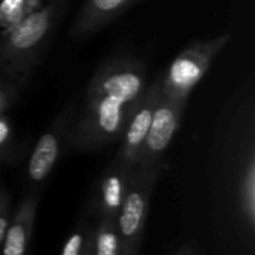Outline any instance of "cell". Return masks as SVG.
<instances>
[{
	"mask_svg": "<svg viewBox=\"0 0 255 255\" xmlns=\"http://www.w3.org/2000/svg\"><path fill=\"white\" fill-rule=\"evenodd\" d=\"M185 102L166 97L160 91L158 102L155 105L149 130L143 146L140 149L136 166L149 167L161 164L163 154L169 148L182 118Z\"/></svg>",
	"mask_w": 255,
	"mask_h": 255,
	"instance_id": "obj_5",
	"label": "cell"
},
{
	"mask_svg": "<svg viewBox=\"0 0 255 255\" xmlns=\"http://www.w3.org/2000/svg\"><path fill=\"white\" fill-rule=\"evenodd\" d=\"M16 99V88L10 82L0 78V114H3Z\"/></svg>",
	"mask_w": 255,
	"mask_h": 255,
	"instance_id": "obj_16",
	"label": "cell"
},
{
	"mask_svg": "<svg viewBox=\"0 0 255 255\" xmlns=\"http://www.w3.org/2000/svg\"><path fill=\"white\" fill-rule=\"evenodd\" d=\"M146 87L142 61L118 57L103 64L88 85L82 114L67 137L69 148L96 151L121 139Z\"/></svg>",
	"mask_w": 255,
	"mask_h": 255,
	"instance_id": "obj_1",
	"label": "cell"
},
{
	"mask_svg": "<svg viewBox=\"0 0 255 255\" xmlns=\"http://www.w3.org/2000/svg\"><path fill=\"white\" fill-rule=\"evenodd\" d=\"M9 142H10V126L9 121L0 114V158L6 161L7 151H9Z\"/></svg>",
	"mask_w": 255,
	"mask_h": 255,
	"instance_id": "obj_17",
	"label": "cell"
},
{
	"mask_svg": "<svg viewBox=\"0 0 255 255\" xmlns=\"http://www.w3.org/2000/svg\"><path fill=\"white\" fill-rule=\"evenodd\" d=\"M232 34L224 33L214 39L197 42L184 49L169 66L166 75L160 78L161 93L166 97L187 102L193 88L205 76L217 55L230 42Z\"/></svg>",
	"mask_w": 255,
	"mask_h": 255,
	"instance_id": "obj_4",
	"label": "cell"
},
{
	"mask_svg": "<svg viewBox=\"0 0 255 255\" xmlns=\"http://www.w3.org/2000/svg\"><path fill=\"white\" fill-rule=\"evenodd\" d=\"M134 166L115 160L103 172L96 193L90 203V211L99 220L115 218L120 212L123 200L126 197L128 182L131 178Z\"/></svg>",
	"mask_w": 255,
	"mask_h": 255,
	"instance_id": "obj_7",
	"label": "cell"
},
{
	"mask_svg": "<svg viewBox=\"0 0 255 255\" xmlns=\"http://www.w3.org/2000/svg\"><path fill=\"white\" fill-rule=\"evenodd\" d=\"M242 205H244V212L247 215V220H248L250 226L253 227L255 218V167L253 160L248 163V169L244 176Z\"/></svg>",
	"mask_w": 255,
	"mask_h": 255,
	"instance_id": "obj_13",
	"label": "cell"
},
{
	"mask_svg": "<svg viewBox=\"0 0 255 255\" xmlns=\"http://www.w3.org/2000/svg\"><path fill=\"white\" fill-rule=\"evenodd\" d=\"M40 0H1L0 1V27L9 28L33 10Z\"/></svg>",
	"mask_w": 255,
	"mask_h": 255,
	"instance_id": "obj_12",
	"label": "cell"
},
{
	"mask_svg": "<svg viewBox=\"0 0 255 255\" xmlns=\"http://www.w3.org/2000/svg\"><path fill=\"white\" fill-rule=\"evenodd\" d=\"M37 211V196L34 193L27 194L18 205L13 217L9 220L4 245L1 253L4 255H22L27 253L30 238L34 227V218Z\"/></svg>",
	"mask_w": 255,
	"mask_h": 255,
	"instance_id": "obj_9",
	"label": "cell"
},
{
	"mask_svg": "<svg viewBox=\"0 0 255 255\" xmlns=\"http://www.w3.org/2000/svg\"><path fill=\"white\" fill-rule=\"evenodd\" d=\"M161 164L134 166L126 197L117 215V227L123 244V255H134L142 244L152 188L160 176Z\"/></svg>",
	"mask_w": 255,
	"mask_h": 255,
	"instance_id": "obj_3",
	"label": "cell"
},
{
	"mask_svg": "<svg viewBox=\"0 0 255 255\" xmlns=\"http://www.w3.org/2000/svg\"><path fill=\"white\" fill-rule=\"evenodd\" d=\"M91 254L123 255V244L115 218H102L97 229L93 232Z\"/></svg>",
	"mask_w": 255,
	"mask_h": 255,
	"instance_id": "obj_11",
	"label": "cell"
},
{
	"mask_svg": "<svg viewBox=\"0 0 255 255\" xmlns=\"http://www.w3.org/2000/svg\"><path fill=\"white\" fill-rule=\"evenodd\" d=\"M91 239H93V232L90 229L75 232L64 244L61 255L91 254Z\"/></svg>",
	"mask_w": 255,
	"mask_h": 255,
	"instance_id": "obj_14",
	"label": "cell"
},
{
	"mask_svg": "<svg viewBox=\"0 0 255 255\" xmlns=\"http://www.w3.org/2000/svg\"><path fill=\"white\" fill-rule=\"evenodd\" d=\"M10 220V194L3 182H0V244L4 239Z\"/></svg>",
	"mask_w": 255,
	"mask_h": 255,
	"instance_id": "obj_15",
	"label": "cell"
},
{
	"mask_svg": "<svg viewBox=\"0 0 255 255\" xmlns=\"http://www.w3.org/2000/svg\"><path fill=\"white\" fill-rule=\"evenodd\" d=\"M133 0H87L72 27V36L82 39L115 19Z\"/></svg>",
	"mask_w": 255,
	"mask_h": 255,
	"instance_id": "obj_10",
	"label": "cell"
},
{
	"mask_svg": "<svg viewBox=\"0 0 255 255\" xmlns=\"http://www.w3.org/2000/svg\"><path fill=\"white\" fill-rule=\"evenodd\" d=\"M64 0H48L30 10L0 39V67L13 81L28 76L63 10Z\"/></svg>",
	"mask_w": 255,
	"mask_h": 255,
	"instance_id": "obj_2",
	"label": "cell"
},
{
	"mask_svg": "<svg viewBox=\"0 0 255 255\" xmlns=\"http://www.w3.org/2000/svg\"><path fill=\"white\" fill-rule=\"evenodd\" d=\"M160 91H161L160 78L146 87L145 93L142 94L139 103L136 105L124 128V133L121 136V146L115 155V160L136 166L140 149L143 146V142L149 130V124L152 120L155 105L160 97Z\"/></svg>",
	"mask_w": 255,
	"mask_h": 255,
	"instance_id": "obj_6",
	"label": "cell"
},
{
	"mask_svg": "<svg viewBox=\"0 0 255 255\" xmlns=\"http://www.w3.org/2000/svg\"><path fill=\"white\" fill-rule=\"evenodd\" d=\"M67 127V118L57 121L55 126L46 131L36 143L30 161L27 166V175L31 182H42L52 172L61 149V140L64 139Z\"/></svg>",
	"mask_w": 255,
	"mask_h": 255,
	"instance_id": "obj_8",
	"label": "cell"
}]
</instances>
